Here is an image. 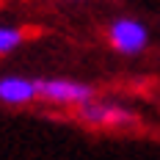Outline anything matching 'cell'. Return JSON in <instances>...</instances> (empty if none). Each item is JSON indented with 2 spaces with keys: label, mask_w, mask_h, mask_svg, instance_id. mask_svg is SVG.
Segmentation results:
<instances>
[{
  "label": "cell",
  "mask_w": 160,
  "mask_h": 160,
  "mask_svg": "<svg viewBox=\"0 0 160 160\" xmlns=\"http://www.w3.org/2000/svg\"><path fill=\"white\" fill-rule=\"evenodd\" d=\"M108 42L119 55H141L149 47V28L135 17H119L108 25Z\"/></svg>",
  "instance_id": "2"
},
{
  "label": "cell",
  "mask_w": 160,
  "mask_h": 160,
  "mask_svg": "<svg viewBox=\"0 0 160 160\" xmlns=\"http://www.w3.org/2000/svg\"><path fill=\"white\" fill-rule=\"evenodd\" d=\"M25 42V31L14 25H0V55H11Z\"/></svg>",
  "instance_id": "5"
},
{
  "label": "cell",
  "mask_w": 160,
  "mask_h": 160,
  "mask_svg": "<svg viewBox=\"0 0 160 160\" xmlns=\"http://www.w3.org/2000/svg\"><path fill=\"white\" fill-rule=\"evenodd\" d=\"M80 119L94 127H132L135 124V113L130 108L116 105V102H97V99L80 108Z\"/></svg>",
  "instance_id": "3"
},
{
  "label": "cell",
  "mask_w": 160,
  "mask_h": 160,
  "mask_svg": "<svg viewBox=\"0 0 160 160\" xmlns=\"http://www.w3.org/2000/svg\"><path fill=\"white\" fill-rule=\"evenodd\" d=\"M36 99V80L22 75H3L0 78V102L3 105H28Z\"/></svg>",
  "instance_id": "4"
},
{
  "label": "cell",
  "mask_w": 160,
  "mask_h": 160,
  "mask_svg": "<svg viewBox=\"0 0 160 160\" xmlns=\"http://www.w3.org/2000/svg\"><path fill=\"white\" fill-rule=\"evenodd\" d=\"M36 99L64 108H83L86 102L94 99V88L88 83L69 78H36Z\"/></svg>",
  "instance_id": "1"
}]
</instances>
